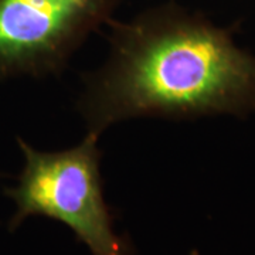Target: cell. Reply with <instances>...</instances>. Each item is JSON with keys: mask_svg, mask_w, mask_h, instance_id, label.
Here are the masks:
<instances>
[{"mask_svg": "<svg viewBox=\"0 0 255 255\" xmlns=\"http://www.w3.org/2000/svg\"><path fill=\"white\" fill-rule=\"evenodd\" d=\"M108 26L107 60L84 74L75 100L90 133L128 119L255 114V55L237 46V24L167 3Z\"/></svg>", "mask_w": 255, "mask_h": 255, "instance_id": "6da1fadb", "label": "cell"}, {"mask_svg": "<svg viewBox=\"0 0 255 255\" xmlns=\"http://www.w3.org/2000/svg\"><path fill=\"white\" fill-rule=\"evenodd\" d=\"M98 140L87 132L78 145L43 152L18 137L24 167L17 186L6 190L16 203L10 230L30 216H44L65 224L92 255H132L129 243L115 233L104 197Z\"/></svg>", "mask_w": 255, "mask_h": 255, "instance_id": "7a4b0ae2", "label": "cell"}, {"mask_svg": "<svg viewBox=\"0 0 255 255\" xmlns=\"http://www.w3.org/2000/svg\"><path fill=\"white\" fill-rule=\"evenodd\" d=\"M122 0H0V80L64 73Z\"/></svg>", "mask_w": 255, "mask_h": 255, "instance_id": "3957f363", "label": "cell"}]
</instances>
